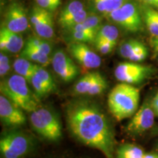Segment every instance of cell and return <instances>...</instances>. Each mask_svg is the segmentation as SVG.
<instances>
[{
  "mask_svg": "<svg viewBox=\"0 0 158 158\" xmlns=\"http://www.w3.org/2000/svg\"><path fill=\"white\" fill-rule=\"evenodd\" d=\"M69 130L81 143L114 158V130L102 110L87 100H73L65 109Z\"/></svg>",
  "mask_w": 158,
  "mask_h": 158,
  "instance_id": "obj_1",
  "label": "cell"
},
{
  "mask_svg": "<svg viewBox=\"0 0 158 158\" xmlns=\"http://www.w3.org/2000/svg\"><path fill=\"white\" fill-rule=\"evenodd\" d=\"M140 90L133 85L121 83L112 89L108 98L110 114L118 121L133 116L138 110Z\"/></svg>",
  "mask_w": 158,
  "mask_h": 158,
  "instance_id": "obj_2",
  "label": "cell"
},
{
  "mask_svg": "<svg viewBox=\"0 0 158 158\" xmlns=\"http://www.w3.org/2000/svg\"><path fill=\"white\" fill-rule=\"evenodd\" d=\"M1 93L25 111H34L39 108L40 102L36 94L31 92L27 81L19 74H14L1 82Z\"/></svg>",
  "mask_w": 158,
  "mask_h": 158,
  "instance_id": "obj_3",
  "label": "cell"
},
{
  "mask_svg": "<svg viewBox=\"0 0 158 158\" xmlns=\"http://www.w3.org/2000/svg\"><path fill=\"white\" fill-rule=\"evenodd\" d=\"M29 119L35 131L45 139L56 141L62 137V124L56 114L51 109L37 108L31 112Z\"/></svg>",
  "mask_w": 158,
  "mask_h": 158,
  "instance_id": "obj_4",
  "label": "cell"
},
{
  "mask_svg": "<svg viewBox=\"0 0 158 158\" xmlns=\"http://www.w3.org/2000/svg\"><path fill=\"white\" fill-rule=\"evenodd\" d=\"M31 148V138L22 132H8L0 139V151L3 158H22Z\"/></svg>",
  "mask_w": 158,
  "mask_h": 158,
  "instance_id": "obj_5",
  "label": "cell"
},
{
  "mask_svg": "<svg viewBox=\"0 0 158 158\" xmlns=\"http://www.w3.org/2000/svg\"><path fill=\"white\" fill-rule=\"evenodd\" d=\"M107 18L130 32H138L143 29L141 13L135 4L129 1L110 13Z\"/></svg>",
  "mask_w": 158,
  "mask_h": 158,
  "instance_id": "obj_6",
  "label": "cell"
},
{
  "mask_svg": "<svg viewBox=\"0 0 158 158\" xmlns=\"http://www.w3.org/2000/svg\"><path fill=\"white\" fill-rule=\"evenodd\" d=\"M153 73L154 69L150 66L125 62L119 63L116 66L114 75L118 81L133 85L141 84Z\"/></svg>",
  "mask_w": 158,
  "mask_h": 158,
  "instance_id": "obj_7",
  "label": "cell"
},
{
  "mask_svg": "<svg viewBox=\"0 0 158 158\" xmlns=\"http://www.w3.org/2000/svg\"><path fill=\"white\" fill-rule=\"evenodd\" d=\"M155 116L150 101H146L130 119L126 127V131L133 135H141L153 127Z\"/></svg>",
  "mask_w": 158,
  "mask_h": 158,
  "instance_id": "obj_8",
  "label": "cell"
},
{
  "mask_svg": "<svg viewBox=\"0 0 158 158\" xmlns=\"http://www.w3.org/2000/svg\"><path fill=\"white\" fill-rule=\"evenodd\" d=\"M29 18L22 4L13 2L5 10L3 26L14 32L21 33L28 29Z\"/></svg>",
  "mask_w": 158,
  "mask_h": 158,
  "instance_id": "obj_9",
  "label": "cell"
},
{
  "mask_svg": "<svg viewBox=\"0 0 158 158\" xmlns=\"http://www.w3.org/2000/svg\"><path fill=\"white\" fill-rule=\"evenodd\" d=\"M29 21L39 37L45 40L54 37V21L50 11L35 6L31 10Z\"/></svg>",
  "mask_w": 158,
  "mask_h": 158,
  "instance_id": "obj_10",
  "label": "cell"
},
{
  "mask_svg": "<svg viewBox=\"0 0 158 158\" xmlns=\"http://www.w3.org/2000/svg\"><path fill=\"white\" fill-rule=\"evenodd\" d=\"M0 118L4 125L19 127L26 122L23 110L3 94L0 96Z\"/></svg>",
  "mask_w": 158,
  "mask_h": 158,
  "instance_id": "obj_11",
  "label": "cell"
},
{
  "mask_svg": "<svg viewBox=\"0 0 158 158\" xmlns=\"http://www.w3.org/2000/svg\"><path fill=\"white\" fill-rule=\"evenodd\" d=\"M51 64L59 78L65 82L72 81L78 74V68L63 50H57L51 58Z\"/></svg>",
  "mask_w": 158,
  "mask_h": 158,
  "instance_id": "obj_12",
  "label": "cell"
},
{
  "mask_svg": "<svg viewBox=\"0 0 158 158\" xmlns=\"http://www.w3.org/2000/svg\"><path fill=\"white\" fill-rule=\"evenodd\" d=\"M71 56L76 59L83 68L96 69L101 64V59L95 52L84 43H73L69 46Z\"/></svg>",
  "mask_w": 158,
  "mask_h": 158,
  "instance_id": "obj_13",
  "label": "cell"
},
{
  "mask_svg": "<svg viewBox=\"0 0 158 158\" xmlns=\"http://www.w3.org/2000/svg\"><path fill=\"white\" fill-rule=\"evenodd\" d=\"M23 46V39L21 33L14 32L2 26L0 29V48L2 51L19 53Z\"/></svg>",
  "mask_w": 158,
  "mask_h": 158,
  "instance_id": "obj_14",
  "label": "cell"
},
{
  "mask_svg": "<svg viewBox=\"0 0 158 158\" xmlns=\"http://www.w3.org/2000/svg\"><path fill=\"white\" fill-rule=\"evenodd\" d=\"M128 1L129 0H89L91 6L95 13L106 17Z\"/></svg>",
  "mask_w": 158,
  "mask_h": 158,
  "instance_id": "obj_15",
  "label": "cell"
},
{
  "mask_svg": "<svg viewBox=\"0 0 158 158\" xmlns=\"http://www.w3.org/2000/svg\"><path fill=\"white\" fill-rule=\"evenodd\" d=\"M84 5L78 0H73L69 2L62 10L59 15V23L61 27H64L73 17L78 14L79 12L84 10Z\"/></svg>",
  "mask_w": 158,
  "mask_h": 158,
  "instance_id": "obj_16",
  "label": "cell"
},
{
  "mask_svg": "<svg viewBox=\"0 0 158 158\" xmlns=\"http://www.w3.org/2000/svg\"><path fill=\"white\" fill-rule=\"evenodd\" d=\"M13 69L16 74L23 76L28 82H30L31 77L34 76L37 64H33L28 59L20 57L13 62Z\"/></svg>",
  "mask_w": 158,
  "mask_h": 158,
  "instance_id": "obj_17",
  "label": "cell"
},
{
  "mask_svg": "<svg viewBox=\"0 0 158 158\" xmlns=\"http://www.w3.org/2000/svg\"><path fill=\"white\" fill-rule=\"evenodd\" d=\"M143 21L152 37H158V10L147 6L143 11Z\"/></svg>",
  "mask_w": 158,
  "mask_h": 158,
  "instance_id": "obj_18",
  "label": "cell"
},
{
  "mask_svg": "<svg viewBox=\"0 0 158 158\" xmlns=\"http://www.w3.org/2000/svg\"><path fill=\"white\" fill-rule=\"evenodd\" d=\"M99 74L98 72H92L84 75L75 84L73 91L76 94L87 95L89 91Z\"/></svg>",
  "mask_w": 158,
  "mask_h": 158,
  "instance_id": "obj_19",
  "label": "cell"
},
{
  "mask_svg": "<svg viewBox=\"0 0 158 158\" xmlns=\"http://www.w3.org/2000/svg\"><path fill=\"white\" fill-rule=\"evenodd\" d=\"M144 155L141 147L132 143L123 144L116 150V158H143Z\"/></svg>",
  "mask_w": 158,
  "mask_h": 158,
  "instance_id": "obj_20",
  "label": "cell"
},
{
  "mask_svg": "<svg viewBox=\"0 0 158 158\" xmlns=\"http://www.w3.org/2000/svg\"><path fill=\"white\" fill-rule=\"evenodd\" d=\"M101 27V19H100V17L95 13H92L87 15L84 22L75 26L70 29H80V30L94 32L97 35V32Z\"/></svg>",
  "mask_w": 158,
  "mask_h": 158,
  "instance_id": "obj_21",
  "label": "cell"
},
{
  "mask_svg": "<svg viewBox=\"0 0 158 158\" xmlns=\"http://www.w3.org/2000/svg\"><path fill=\"white\" fill-rule=\"evenodd\" d=\"M21 56L28 59L31 62H35L42 64L43 66H47L50 64L51 59L49 58L48 55L41 51L35 50V49L25 48L21 52Z\"/></svg>",
  "mask_w": 158,
  "mask_h": 158,
  "instance_id": "obj_22",
  "label": "cell"
},
{
  "mask_svg": "<svg viewBox=\"0 0 158 158\" xmlns=\"http://www.w3.org/2000/svg\"><path fill=\"white\" fill-rule=\"evenodd\" d=\"M118 37V30L115 26L104 25L97 32L95 40H107L116 45Z\"/></svg>",
  "mask_w": 158,
  "mask_h": 158,
  "instance_id": "obj_23",
  "label": "cell"
},
{
  "mask_svg": "<svg viewBox=\"0 0 158 158\" xmlns=\"http://www.w3.org/2000/svg\"><path fill=\"white\" fill-rule=\"evenodd\" d=\"M25 48H32L45 53L49 55L52 50V46L46 40L40 37H31L27 40L26 42Z\"/></svg>",
  "mask_w": 158,
  "mask_h": 158,
  "instance_id": "obj_24",
  "label": "cell"
},
{
  "mask_svg": "<svg viewBox=\"0 0 158 158\" xmlns=\"http://www.w3.org/2000/svg\"><path fill=\"white\" fill-rule=\"evenodd\" d=\"M70 39L73 43H91L94 42L96 34L91 31H86L80 29H70L68 30Z\"/></svg>",
  "mask_w": 158,
  "mask_h": 158,
  "instance_id": "obj_25",
  "label": "cell"
},
{
  "mask_svg": "<svg viewBox=\"0 0 158 158\" xmlns=\"http://www.w3.org/2000/svg\"><path fill=\"white\" fill-rule=\"evenodd\" d=\"M29 83L31 84L33 89H34L35 94H36V95L38 98H42V97L46 95L48 93H51V91L48 88V86L35 74V73L34 76L31 77Z\"/></svg>",
  "mask_w": 158,
  "mask_h": 158,
  "instance_id": "obj_26",
  "label": "cell"
},
{
  "mask_svg": "<svg viewBox=\"0 0 158 158\" xmlns=\"http://www.w3.org/2000/svg\"><path fill=\"white\" fill-rule=\"evenodd\" d=\"M108 86V83L106 81V78L99 73L98 77H97L95 81H94L92 87L89 91L87 95L89 96H94L99 95L102 94L106 90Z\"/></svg>",
  "mask_w": 158,
  "mask_h": 158,
  "instance_id": "obj_27",
  "label": "cell"
},
{
  "mask_svg": "<svg viewBox=\"0 0 158 158\" xmlns=\"http://www.w3.org/2000/svg\"><path fill=\"white\" fill-rule=\"evenodd\" d=\"M140 43V41L135 39H130L128 40L124 41L122 44L120 45L119 48V54L124 59H129L133 51Z\"/></svg>",
  "mask_w": 158,
  "mask_h": 158,
  "instance_id": "obj_28",
  "label": "cell"
},
{
  "mask_svg": "<svg viewBox=\"0 0 158 158\" xmlns=\"http://www.w3.org/2000/svg\"><path fill=\"white\" fill-rule=\"evenodd\" d=\"M35 74L45 83V85L50 89L51 92H52L53 91L56 89V84H55V82L52 78V76L43 67L37 65L36 70H35Z\"/></svg>",
  "mask_w": 158,
  "mask_h": 158,
  "instance_id": "obj_29",
  "label": "cell"
},
{
  "mask_svg": "<svg viewBox=\"0 0 158 158\" xmlns=\"http://www.w3.org/2000/svg\"><path fill=\"white\" fill-rule=\"evenodd\" d=\"M148 56V49L146 47L145 45H143L141 42H140L139 44L136 48L134 50L133 53L132 54L131 56L128 60L130 62H139L143 61L146 59Z\"/></svg>",
  "mask_w": 158,
  "mask_h": 158,
  "instance_id": "obj_30",
  "label": "cell"
},
{
  "mask_svg": "<svg viewBox=\"0 0 158 158\" xmlns=\"http://www.w3.org/2000/svg\"><path fill=\"white\" fill-rule=\"evenodd\" d=\"M89 15L88 12L86 10H83L81 12H79L78 14H76L75 16H73L71 19L68 22H67L66 24L64 26L63 29H66V30H69L73 27H74L75 26L79 24V23H81L85 21V19H86L87 15Z\"/></svg>",
  "mask_w": 158,
  "mask_h": 158,
  "instance_id": "obj_31",
  "label": "cell"
},
{
  "mask_svg": "<svg viewBox=\"0 0 158 158\" xmlns=\"http://www.w3.org/2000/svg\"><path fill=\"white\" fill-rule=\"evenodd\" d=\"M35 2L42 8L53 12L60 6L62 0H35Z\"/></svg>",
  "mask_w": 158,
  "mask_h": 158,
  "instance_id": "obj_32",
  "label": "cell"
},
{
  "mask_svg": "<svg viewBox=\"0 0 158 158\" xmlns=\"http://www.w3.org/2000/svg\"><path fill=\"white\" fill-rule=\"evenodd\" d=\"M95 47L99 52L102 54H108L111 52L116 46L114 43L108 42L107 40H98L94 41Z\"/></svg>",
  "mask_w": 158,
  "mask_h": 158,
  "instance_id": "obj_33",
  "label": "cell"
},
{
  "mask_svg": "<svg viewBox=\"0 0 158 158\" xmlns=\"http://www.w3.org/2000/svg\"><path fill=\"white\" fill-rule=\"evenodd\" d=\"M10 69V64L9 57L2 51L0 54V76L1 78H4L8 73Z\"/></svg>",
  "mask_w": 158,
  "mask_h": 158,
  "instance_id": "obj_34",
  "label": "cell"
},
{
  "mask_svg": "<svg viewBox=\"0 0 158 158\" xmlns=\"http://www.w3.org/2000/svg\"><path fill=\"white\" fill-rule=\"evenodd\" d=\"M150 103H151L152 108L154 112H155V116H157L158 117V91L152 99L150 100Z\"/></svg>",
  "mask_w": 158,
  "mask_h": 158,
  "instance_id": "obj_35",
  "label": "cell"
},
{
  "mask_svg": "<svg viewBox=\"0 0 158 158\" xmlns=\"http://www.w3.org/2000/svg\"><path fill=\"white\" fill-rule=\"evenodd\" d=\"M143 5L152 7L154 8H158V0H140Z\"/></svg>",
  "mask_w": 158,
  "mask_h": 158,
  "instance_id": "obj_36",
  "label": "cell"
},
{
  "mask_svg": "<svg viewBox=\"0 0 158 158\" xmlns=\"http://www.w3.org/2000/svg\"><path fill=\"white\" fill-rule=\"evenodd\" d=\"M150 43H151L152 47L154 51L158 53V37H152L150 40Z\"/></svg>",
  "mask_w": 158,
  "mask_h": 158,
  "instance_id": "obj_37",
  "label": "cell"
},
{
  "mask_svg": "<svg viewBox=\"0 0 158 158\" xmlns=\"http://www.w3.org/2000/svg\"><path fill=\"white\" fill-rule=\"evenodd\" d=\"M143 158H158V154L156 152H149L145 153Z\"/></svg>",
  "mask_w": 158,
  "mask_h": 158,
  "instance_id": "obj_38",
  "label": "cell"
},
{
  "mask_svg": "<svg viewBox=\"0 0 158 158\" xmlns=\"http://www.w3.org/2000/svg\"><path fill=\"white\" fill-rule=\"evenodd\" d=\"M154 133H155V134H157L158 135V127L154 129Z\"/></svg>",
  "mask_w": 158,
  "mask_h": 158,
  "instance_id": "obj_39",
  "label": "cell"
},
{
  "mask_svg": "<svg viewBox=\"0 0 158 158\" xmlns=\"http://www.w3.org/2000/svg\"><path fill=\"white\" fill-rule=\"evenodd\" d=\"M156 151H157V153L158 154V142H157V145H156Z\"/></svg>",
  "mask_w": 158,
  "mask_h": 158,
  "instance_id": "obj_40",
  "label": "cell"
}]
</instances>
